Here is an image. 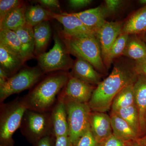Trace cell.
<instances>
[{"label":"cell","mask_w":146,"mask_h":146,"mask_svg":"<svg viewBox=\"0 0 146 146\" xmlns=\"http://www.w3.org/2000/svg\"><path fill=\"white\" fill-rule=\"evenodd\" d=\"M134 63L123 59L115 62L110 74L94 89L88 103L92 111L106 112L111 108L118 93L124 87L134 83L138 76Z\"/></svg>","instance_id":"obj_1"},{"label":"cell","mask_w":146,"mask_h":146,"mask_svg":"<svg viewBox=\"0 0 146 146\" xmlns=\"http://www.w3.org/2000/svg\"><path fill=\"white\" fill-rule=\"evenodd\" d=\"M69 77V73L64 71L51 73L44 77L21 98L27 109L41 112L50 111Z\"/></svg>","instance_id":"obj_2"},{"label":"cell","mask_w":146,"mask_h":146,"mask_svg":"<svg viewBox=\"0 0 146 146\" xmlns=\"http://www.w3.org/2000/svg\"><path fill=\"white\" fill-rule=\"evenodd\" d=\"M70 54L89 62L97 71L105 73L106 68L102 57L99 43L95 35L70 36L59 33Z\"/></svg>","instance_id":"obj_3"},{"label":"cell","mask_w":146,"mask_h":146,"mask_svg":"<svg viewBox=\"0 0 146 146\" xmlns=\"http://www.w3.org/2000/svg\"><path fill=\"white\" fill-rule=\"evenodd\" d=\"M27 109L19 97L9 102L0 103V146H14L13 134L20 129Z\"/></svg>","instance_id":"obj_4"},{"label":"cell","mask_w":146,"mask_h":146,"mask_svg":"<svg viewBox=\"0 0 146 146\" xmlns=\"http://www.w3.org/2000/svg\"><path fill=\"white\" fill-rule=\"evenodd\" d=\"M20 129L29 143L36 146L42 138L53 134L50 111L41 112L27 109Z\"/></svg>","instance_id":"obj_5"},{"label":"cell","mask_w":146,"mask_h":146,"mask_svg":"<svg viewBox=\"0 0 146 146\" xmlns=\"http://www.w3.org/2000/svg\"><path fill=\"white\" fill-rule=\"evenodd\" d=\"M60 94L64 98L67 112L69 134L71 141L76 146L78 141L90 127L89 118L92 111L88 103L76 101Z\"/></svg>","instance_id":"obj_6"},{"label":"cell","mask_w":146,"mask_h":146,"mask_svg":"<svg viewBox=\"0 0 146 146\" xmlns=\"http://www.w3.org/2000/svg\"><path fill=\"white\" fill-rule=\"evenodd\" d=\"M54 45L48 52L37 57L39 67L44 73L67 72L72 68L74 61L58 33L54 36Z\"/></svg>","instance_id":"obj_7"},{"label":"cell","mask_w":146,"mask_h":146,"mask_svg":"<svg viewBox=\"0 0 146 146\" xmlns=\"http://www.w3.org/2000/svg\"><path fill=\"white\" fill-rule=\"evenodd\" d=\"M45 74L39 67L21 69L0 86V103L11 95L32 89L45 76Z\"/></svg>","instance_id":"obj_8"},{"label":"cell","mask_w":146,"mask_h":146,"mask_svg":"<svg viewBox=\"0 0 146 146\" xmlns=\"http://www.w3.org/2000/svg\"><path fill=\"white\" fill-rule=\"evenodd\" d=\"M50 15L60 23L63 27L61 31L64 34L70 36H82L95 35L96 33L86 26L73 13H58L50 11Z\"/></svg>","instance_id":"obj_9"},{"label":"cell","mask_w":146,"mask_h":146,"mask_svg":"<svg viewBox=\"0 0 146 146\" xmlns=\"http://www.w3.org/2000/svg\"><path fill=\"white\" fill-rule=\"evenodd\" d=\"M95 88L93 85L70 75L68 82L61 93L76 101L88 103Z\"/></svg>","instance_id":"obj_10"},{"label":"cell","mask_w":146,"mask_h":146,"mask_svg":"<svg viewBox=\"0 0 146 146\" xmlns=\"http://www.w3.org/2000/svg\"><path fill=\"white\" fill-rule=\"evenodd\" d=\"M123 25L121 22L106 21L96 34L99 43L103 60L118 36L121 34Z\"/></svg>","instance_id":"obj_11"},{"label":"cell","mask_w":146,"mask_h":146,"mask_svg":"<svg viewBox=\"0 0 146 146\" xmlns=\"http://www.w3.org/2000/svg\"><path fill=\"white\" fill-rule=\"evenodd\" d=\"M50 114L52 133L56 138L69 136V127L65 101L60 93L57 101L51 110Z\"/></svg>","instance_id":"obj_12"},{"label":"cell","mask_w":146,"mask_h":146,"mask_svg":"<svg viewBox=\"0 0 146 146\" xmlns=\"http://www.w3.org/2000/svg\"><path fill=\"white\" fill-rule=\"evenodd\" d=\"M89 125L95 139L99 144L112 134L110 115L106 112L91 111Z\"/></svg>","instance_id":"obj_13"},{"label":"cell","mask_w":146,"mask_h":146,"mask_svg":"<svg viewBox=\"0 0 146 146\" xmlns=\"http://www.w3.org/2000/svg\"><path fill=\"white\" fill-rule=\"evenodd\" d=\"M70 75L95 86L101 82V76L88 61L80 57H76Z\"/></svg>","instance_id":"obj_14"},{"label":"cell","mask_w":146,"mask_h":146,"mask_svg":"<svg viewBox=\"0 0 146 146\" xmlns=\"http://www.w3.org/2000/svg\"><path fill=\"white\" fill-rule=\"evenodd\" d=\"M135 104L138 109L141 137L146 134V75H138L133 84Z\"/></svg>","instance_id":"obj_15"},{"label":"cell","mask_w":146,"mask_h":146,"mask_svg":"<svg viewBox=\"0 0 146 146\" xmlns=\"http://www.w3.org/2000/svg\"><path fill=\"white\" fill-rule=\"evenodd\" d=\"M25 62L23 58L0 43V68L9 77L19 72Z\"/></svg>","instance_id":"obj_16"},{"label":"cell","mask_w":146,"mask_h":146,"mask_svg":"<svg viewBox=\"0 0 146 146\" xmlns=\"http://www.w3.org/2000/svg\"><path fill=\"white\" fill-rule=\"evenodd\" d=\"M73 14L96 33L106 22L105 18L107 15L104 7L100 6Z\"/></svg>","instance_id":"obj_17"},{"label":"cell","mask_w":146,"mask_h":146,"mask_svg":"<svg viewBox=\"0 0 146 146\" xmlns=\"http://www.w3.org/2000/svg\"><path fill=\"white\" fill-rule=\"evenodd\" d=\"M36 57L45 52L52 36V29L49 21H44L33 27Z\"/></svg>","instance_id":"obj_18"},{"label":"cell","mask_w":146,"mask_h":146,"mask_svg":"<svg viewBox=\"0 0 146 146\" xmlns=\"http://www.w3.org/2000/svg\"><path fill=\"white\" fill-rule=\"evenodd\" d=\"M146 32V5L136 11L123 26L121 33L138 35Z\"/></svg>","instance_id":"obj_19"},{"label":"cell","mask_w":146,"mask_h":146,"mask_svg":"<svg viewBox=\"0 0 146 146\" xmlns=\"http://www.w3.org/2000/svg\"><path fill=\"white\" fill-rule=\"evenodd\" d=\"M22 45L26 60L35 56V40L33 27L27 23L14 31Z\"/></svg>","instance_id":"obj_20"},{"label":"cell","mask_w":146,"mask_h":146,"mask_svg":"<svg viewBox=\"0 0 146 146\" xmlns=\"http://www.w3.org/2000/svg\"><path fill=\"white\" fill-rule=\"evenodd\" d=\"M123 55L135 61L146 58V43L138 35H129Z\"/></svg>","instance_id":"obj_21"},{"label":"cell","mask_w":146,"mask_h":146,"mask_svg":"<svg viewBox=\"0 0 146 146\" xmlns=\"http://www.w3.org/2000/svg\"><path fill=\"white\" fill-rule=\"evenodd\" d=\"M112 134L121 139L125 140H135L139 138L138 134L127 122L115 113L110 115Z\"/></svg>","instance_id":"obj_22"},{"label":"cell","mask_w":146,"mask_h":146,"mask_svg":"<svg viewBox=\"0 0 146 146\" xmlns=\"http://www.w3.org/2000/svg\"><path fill=\"white\" fill-rule=\"evenodd\" d=\"M27 7L24 3L9 13L3 21L0 22V30L9 29L15 31L25 25V13Z\"/></svg>","instance_id":"obj_23"},{"label":"cell","mask_w":146,"mask_h":146,"mask_svg":"<svg viewBox=\"0 0 146 146\" xmlns=\"http://www.w3.org/2000/svg\"><path fill=\"white\" fill-rule=\"evenodd\" d=\"M133 84H132L124 87L116 95L111 105V112L135 104Z\"/></svg>","instance_id":"obj_24"},{"label":"cell","mask_w":146,"mask_h":146,"mask_svg":"<svg viewBox=\"0 0 146 146\" xmlns=\"http://www.w3.org/2000/svg\"><path fill=\"white\" fill-rule=\"evenodd\" d=\"M25 17L26 23L33 27L52 19L50 15V11L40 5L27 6Z\"/></svg>","instance_id":"obj_25"},{"label":"cell","mask_w":146,"mask_h":146,"mask_svg":"<svg viewBox=\"0 0 146 146\" xmlns=\"http://www.w3.org/2000/svg\"><path fill=\"white\" fill-rule=\"evenodd\" d=\"M0 43L23 58L25 62L26 61L21 42L15 31L9 29L1 30Z\"/></svg>","instance_id":"obj_26"},{"label":"cell","mask_w":146,"mask_h":146,"mask_svg":"<svg viewBox=\"0 0 146 146\" xmlns=\"http://www.w3.org/2000/svg\"><path fill=\"white\" fill-rule=\"evenodd\" d=\"M111 112L115 113L120 117L125 120L138 134L139 138H141V127L139 115L136 104L125 108H122L115 112Z\"/></svg>","instance_id":"obj_27"},{"label":"cell","mask_w":146,"mask_h":146,"mask_svg":"<svg viewBox=\"0 0 146 146\" xmlns=\"http://www.w3.org/2000/svg\"><path fill=\"white\" fill-rule=\"evenodd\" d=\"M129 35L127 34L121 33L116 39L110 49L106 57L103 60L106 68H109L115 58L123 55Z\"/></svg>","instance_id":"obj_28"},{"label":"cell","mask_w":146,"mask_h":146,"mask_svg":"<svg viewBox=\"0 0 146 146\" xmlns=\"http://www.w3.org/2000/svg\"><path fill=\"white\" fill-rule=\"evenodd\" d=\"M21 0H1L0 1V22L12 11L24 3Z\"/></svg>","instance_id":"obj_29"},{"label":"cell","mask_w":146,"mask_h":146,"mask_svg":"<svg viewBox=\"0 0 146 146\" xmlns=\"http://www.w3.org/2000/svg\"><path fill=\"white\" fill-rule=\"evenodd\" d=\"M98 146H136L135 140H125L118 138L112 134L99 144Z\"/></svg>","instance_id":"obj_30"},{"label":"cell","mask_w":146,"mask_h":146,"mask_svg":"<svg viewBox=\"0 0 146 146\" xmlns=\"http://www.w3.org/2000/svg\"><path fill=\"white\" fill-rule=\"evenodd\" d=\"M99 144L89 127L79 139L76 146H98Z\"/></svg>","instance_id":"obj_31"},{"label":"cell","mask_w":146,"mask_h":146,"mask_svg":"<svg viewBox=\"0 0 146 146\" xmlns=\"http://www.w3.org/2000/svg\"><path fill=\"white\" fill-rule=\"evenodd\" d=\"M123 1L121 0H106L104 8L107 14L115 13L122 6Z\"/></svg>","instance_id":"obj_32"},{"label":"cell","mask_w":146,"mask_h":146,"mask_svg":"<svg viewBox=\"0 0 146 146\" xmlns=\"http://www.w3.org/2000/svg\"><path fill=\"white\" fill-rule=\"evenodd\" d=\"M37 2L43 7L52 12L56 10L61 11L60 2L58 0H39Z\"/></svg>","instance_id":"obj_33"},{"label":"cell","mask_w":146,"mask_h":146,"mask_svg":"<svg viewBox=\"0 0 146 146\" xmlns=\"http://www.w3.org/2000/svg\"><path fill=\"white\" fill-rule=\"evenodd\" d=\"M93 1L91 0H70L69 5L73 9H78L86 7L90 5Z\"/></svg>","instance_id":"obj_34"},{"label":"cell","mask_w":146,"mask_h":146,"mask_svg":"<svg viewBox=\"0 0 146 146\" xmlns=\"http://www.w3.org/2000/svg\"><path fill=\"white\" fill-rule=\"evenodd\" d=\"M56 137L53 134L45 136L35 146H55Z\"/></svg>","instance_id":"obj_35"},{"label":"cell","mask_w":146,"mask_h":146,"mask_svg":"<svg viewBox=\"0 0 146 146\" xmlns=\"http://www.w3.org/2000/svg\"><path fill=\"white\" fill-rule=\"evenodd\" d=\"M134 69L138 75H146V58L142 60L135 61Z\"/></svg>","instance_id":"obj_36"},{"label":"cell","mask_w":146,"mask_h":146,"mask_svg":"<svg viewBox=\"0 0 146 146\" xmlns=\"http://www.w3.org/2000/svg\"><path fill=\"white\" fill-rule=\"evenodd\" d=\"M55 146H75L69 136H59L56 138Z\"/></svg>","instance_id":"obj_37"},{"label":"cell","mask_w":146,"mask_h":146,"mask_svg":"<svg viewBox=\"0 0 146 146\" xmlns=\"http://www.w3.org/2000/svg\"><path fill=\"white\" fill-rule=\"evenodd\" d=\"M9 77L2 68H0V86H2L7 81Z\"/></svg>","instance_id":"obj_38"},{"label":"cell","mask_w":146,"mask_h":146,"mask_svg":"<svg viewBox=\"0 0 146 146\" xmlns=\"http://www.w3.org/2000/svg\"><path fill=\"white\" fill-rule=\"evenodd\" d=\"M136 146H146V134L135 140Z\"/></svg>","instance_id":"obj_39"},{"label":"cell","mask_w":146,"mask_h":146,"mask_svg":"<svg viewBox=\"0 0 146 146\" xmlns=\"http://www.w3.org/2000/svg\"><path fill=\"white\" fill-rule=\"evenodd\" d=\"M138 3L141 5H146V0H140L138 1Z\"/></svg>","instance_id":"obj_40"},{"label":"cell","mask_w":146,"mask_h":146,"mask_svg":"<svg viewBox=\"0 0 146 146\" xmlns=\"http://www.w3.org/2000/svg\"><path fill=\"white\" fill-rule=\"evenodd\" d=\"M144 41L145 43H146V32L144 33Z\"/></svg>","instance_id":"obj_41"},{"label":"cell","mask_w":146,"mask_h":146,"mask_svg":"<svg viewBox=\"0 0 146 146\" xmlns=\"http://www.w3.org/2000/svg\"><path fill=\"white\" fill-rule=\"evenodd\" d=\"M145 126H146V118H145Z\"/></svg>","instance_id":"obj_42"}]
</instances>
